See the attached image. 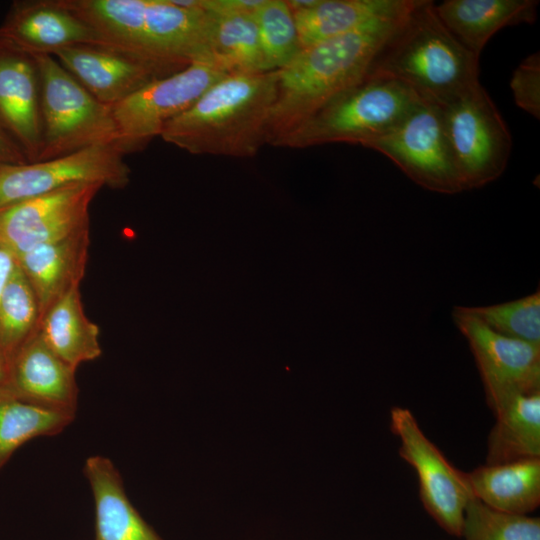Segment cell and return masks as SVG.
<instances>
[{
  "label": "cell",
  "mask_w": 540,
  "mask_h": 540,
  "mask_svg": "<svg viewBox=\"0 0 540 540\" xmlns=\"http://www.w3.org/2000/svg\"><path fill=\"white\" fill-rule=\"evenodd\" d=\"M408 11L374 20L351 33L302 48L288 65L278 70L277 95L268 121L267 143L272 145L336 96L362 81Z\"/></svg>",
  "instance_id": "obj_1"
},
{
  "label": "cell",
  "mask_w": 540,
  "mask_h": 540,
  "mask_svg": "<svg viewBox=\"0 0 540 540\" xmlns=\"http://www.w3.org/2000/svg\"><path fill=\"white\" fill-rule=\"evenodd\" d=\"M100 42L146 61L164 76L206 61L210 15L173 0H60Z\"/></svg>",
  "instance_id": "obj_2"
},
{
  "label": "cell",
  "mask_w": 540,
  "mask_h": 540,
  "mask_svg": "<svg viewBox=\"0 0 540 540\" xmlns=\"http://www.w3.org/2000/svg\"><path fill=\"white\" fill-rule=\"evenodd\" d=\"M277 80L278 70L227 75L169 121L160 137L194 155L253 157L267 143Z\"/></svg>",
  "instance_id": "obj_3"
},
{
  "label": "cell",
  "mask_w": 540,
  "mask_h": 540,
  "mask_svg": "<svg viewBox=\"0 0 540 540\" xmlns=\"http://www.w3.org/2000/svg\"><path fill=\"white\" fill-rule=\"evenodd\" d=\"M369 73L395 79L442 107L479 83V57L445 27L433 1L416 0Z\"/></svg>",
  "instance_id": "obj_4"
},
{
  "label": "cell",
  "mask_w": 540,
  "mask_h": 540,
  "mask_svg": "<svg viewBox=\"0 0 540 540\" xmlns=\"http://www.w3.org/2000/svg\"><path fill=\"white\" fill-rule=\"evenodd\" d=\"M422 100L401 82L368 73L302 125L272 145L307 148L329 143L362 146L398 126Z\"/></svg>",
  "instance_id": "obj_5"
},
{
  "label": "cell",
  "mask_w": 540,
  "mask_h": 540,
  "mask_svg": "<svg viewBox=\"0 0 540 540\" xmlns=\"http://www.w3.org/2000/svg\"><path fill=\"white\" fill-rule=\"evenodd\" d=\"M34 56L41 78L42 148L38 161L93 146H117L112 108L93 97L55 57Z\"/></svg>",
  "instance_id": "obj_6"
},
{
  "label": "cell",
  "mask_w": 540,
  "mask_h": 540,
  "mask_svg": "<svg viewBox=\"0 0 540 540\" xmlns=\"http://www.w3.org/2000/svg\"><path fill=\"white\" fill-rule=\"evenodd\" d=\"M440 108L463 190L480 188L499 178L511 154L512 138L480 82Z\"/></svg>",
  "instance_id": "obj_7"
},
{
  "label": "cell",
  "mask_w": 540,
  "mask_h": 540,
  "mask_svg": "<svg viewBox=\"0 0 540 540\" xmlns=\"http://www.w3.org/2000/svg\"><path fill=\"white\" fill-rule=\"evenodd\" d=\"M227 76L204 61L148 83L112 106L118 132L117 147L124 153L140 150L164 126L186 111L211 85Z\"/></svg>",
  "instance_id": "obj_8"
},
{
  "label": "cell",
  "mask_w": 540,
  "mask_h": 540,
  "mask_svg": "<svg viewBox=\"0 0 540 540\" xmlns=\"http://www.w3.org/2000/svg\"><path fill=\"white\" fill-rule=\"evenodd\" d=\"M392 160L412 181L430 191L463 190L445 134L441 108L422 101L398 126L367 143Z\"/></svg>",
  "instance_id": "obj_9"
},
{
  "label": "cell",
  "mask_w": 540,
  "mask_h": 540,
  "mask_svg": "<svg viewBox=\"0 0 540 540\" xmlns=\"http://www.w3.org/2000/svg\"><path fill=\"white\" fill-rule=\"evenodd\" d=\"M116 145L89 147L33 163H0V210L77 183L124 188L130 168Z\"/></svg>",
  "instance_id": "obj_10"
},
{
  "label": "cell",
  "mask_w": 540,
  "mask_h": 540,
  "mask_svg": "<svg viewBox=\"0 0 540 540\" xmlns=\"http://www.w3.org/2000/svg\"><path fill=\"white\" fill-rule=\"evenodd\" d=\"M390 426L400 440L399 455L416 471L423 506L447 532L461 536L465 508L473 497L465 472L426 437L409 409L392 408Z\"/></svg>",
  "instance_id": "obj_11"
},
{
  "label": "cell",
  "mask_w": 540,
  "mask_h": 540,
  "mask_svg": "<svg viewBox=\"0 0 540 540\" xmlns=\"http://www.w3.org/2000/svg\"><path fill=\"white\" fill-rule=\"evenodd\" d=\"M103 187L77 183L0 210V244L15 257L89 228L90 204Z\"/></svg>",
  "instance_id": "obj_12"
},
{
  "label": "cell",
  "mask_w": 540,
  "mask_h": 540,
  "mask_svg": "<svg viewBox=\"0 0 540 540\" xmlns=\"http://www.w3.org/2000/svg\"><path fill=\"white\" fill-rule=\"evenodd\" d=\"M452 318L469 344L491 409L514 394L540 391V345L498 334L461 306Z\"/></svg>",
  "instance_id": "obj_13"
},
{
  "label": "cell",
  "mask_w": 540,
  "mask_h": 540,
  "mask_svg": "<svg viewBox=\"0 0 540 540\" xmlns=\"http://www.w3.org/2000/svg\"><path fill=\"white\" fill-rule=\"evenodd\" d=\"M52 56L93 97L110 107L153 80L166 77L137 56L101 42L73 45Z\"/></svg>",
  "instance_id": "obj_14"
},
{
  "label": "cell",
  "mask_w": 540,
  "mask_h": 540,
  "mask_svg": "<svg viewBox=\"0 0 540 540\" xmlns=\"http://www.w3.org/2000/svg\"><path fill=\"white\" fill-rule=\"evenodd\" d=\"M0 127L37 162L42 148L41 78L34 55L0 43Z\"/></svg>",
  "instance_id": "obj_15"
},
{
  "label": "cell",
  "mask_w": 540,
  "mask_h": 540,
  "mask_svg": "<svg viewBox=\"0 0 540 540\" xmlns=\"http://www.w3.org/2000/svg\"><path fill=\"white\" fill-rule=\"evenodd\" d=\"M76 368L58 357L39 330L10 361L9 376L1 390L28 404L76 416Z\"/></svg>",
  "instance_id": "obj_16"
},
{
  "label": "cell",
  "mask_w": 540,
  "mask_h": 540,
  "mask_svg": "<svg viewBox=\"0 0 540 540\" xmlns=\"http://www.w3.org/2000/svg\"><path fill=\"white\" fill-rule=\"evenodd\" d=\"M96 42V31L60 0L16 2L0 26V43L32 55Z\"/></svg>",
  "instance_id": "obj_17"
},
{
  "label": "cell",
  "mask_w": 540,
  "mask_h": 540,
  "mask_svg": "<svg viewBox=\"0 0 540 540\" xmlns=\"http://www.w3.org/2000/svg\"><path fill=\"white\" fill-rule=\"evenodd\" d=\"M89 228L32 248L16 258L38 301L40 314L74 288L85 275Z\"/></svg>",
  "instance_id": "obj_18"
},
{
  "label": "cell",
  "mask_w": 540,
  "mask_h": 540,
  "mask_svg": "<svg viewBox=\"0 0 540 540\" xmlns=\"http://www.w3.org/2000/svg\"><path fill=\"white\" fill-rule=\"evenodd\" d=\"M95 506V540H162L130 502L112 460L92 455L84 463Z\"/></svg>",
  "instance_id": "obj_19"
},
{
  "label": "cell",
  "mask_w": 540,
  "mask_h": 540,
  "mask_svg": "<svg viewBox=\"0 0 540 540\" xmlns=\"http://www.w3.org/2000/svg\"><path fill=\"white\" fill-rule=\"evenodd\" d=\"M535 0H446L435 4L440 20L469 51L480 57L488 40L500 29L533 23Z\"/></svg>",
  "instance_id": "obj_20"
},
{
  "label": "cell",
  "mask_w": 540,
  "mask_h": 540,
  "mask_svg": "<svg viewBox=\"0 0 540 540\" xmlns=\"http://www.w3.org/2000/svg\"><path fill=\"white\" fill-rule=\"evenodd\" d=\"M415 0H315L292 12L302 48L351 33L366 24L408 11Z\"/></svg>",
  "instance_id": "obj_21"
},
{
  "label": "cell",
  "mask_w": 540,
  "mask_h": 540,
  "mask_svg": "<svg viewBox=\"0 0 540 540\" xmlns=\"http://www.w3.org/2000/svg\"><path fill=\"white\" fill-rule=\"evenodd\" d=\"M465 477L473 497L492 509L526 515L540 504V458L485 464Z\"/></svg>",
  "instance_id": "obj_22"
},
{
  "label": "cell",
  "mask_w": 540,
  "mask_h": 540,
  "mask_svg": "<svg viewBox=\"0 0 540 540\" xmlns=\"http://www.w3.org/2000/svg\"><path fill=\"white\" fill-rule=\"evenodd\" d=\"M486 464L540 458V391L514 394L492 408Z\"/></svg>",
  "instance_id": "obj_23"
},
{
  "label": "cell",
  "mask_w": 540,
  "mask_h": 540,
  "mask_svg": "<svg viewBox=\"0 0 540 540\" xmlns=\"http://www.w3.org/2000/svg\"><path fill=\"white\" fill-rule=\"evenodd\" d=\"M39 333L58 357L76 369L102 354L99 327L86 316L79 287L66 293L43 313Z\"/></svg>",
  "instance_id": "obj_24"
},
{
  "label": "cell",
  "mask_w": 540,
  "mask_h": 540,
  "mask_svg": "<svg viewBox=\"0 0 540 540\" xmlns=\"http://www.w3.org/2000/svg\"><path fill=\"white\" fill-rule=\"evenodd\" d=\"M206 61L227 75L267 72L255 13L210 14Z\"/></svg>",
  "instance_id": "obj_25"
},
{
  "label": "cell",
  "mask_w": 540,
  "mask_h": 540,
  "mask_svg": "<svg viewBox=\"0 0 540 540\" xmlns=\"http://www.w3.org/2000/svg\"><path fill=\"white\" fill-rule=\"evenodd\" d=\"M75 417L43 409L0 390V471L25 443L42 436H54Z\"/></svg>",
  "instance_id": "obj_26"
},
{
  "label": "cell",
  "mask_w": 540,
  "mask_h": 540,
  "mask_svg": "<svg viewBox=\"0 0 540 540\" xmlns=\"http://www.w3.org/2000/svg\"><path fill=\"white\" fill-rule=\"evenodd\" d=\"M40 319L35 293L16 263L0 297V350L9 362L39 330Z\"/></svg>",
  "instance_id": "obj_27"
},
{
  "label": "cell",
  "mask_w": 540,
  "mask_h": 540,
  "mask_svg": "<svg viewBox=\"0 0 540 540\" xmlns=\"http://www.w3.org/2000/svg\"><path fill=\"white\" fill-rule=\"evenodd\" d=\"M254 18L266 71L282 69L301 50L291 9L285 0H264Z\"/></svg>",
  "instance_id": "obj_28"
},
{
  "label": "cell",
  "mask_w": 540,
  "mask_h": 540,
  "mask_svg": "<svg viewBox=\"0 0 540 540\" xmlns=\"http://www.w3.org/2000/svg\"><path fill=\"white\" fill-rule=\"evenodd\" d=\"M492 331L540 345V292L488 306H461Z\"/></svg>",
  "instance_id": "obj_29"
},
{
  "label": "cell",
  "mask_w": 540,
  "mask_h": 540,
  "mask_svg": "<svg viewBox=\"0 0 540 540\" xmlns=\"http://www.w3.org/2000/svg\"><path fill=\"white\" fill-rule=\"evenodd\" d=\"M465 540H540L539 518L501 512L472 497L465 508Z\"/></svg>",
  "instance_id": "obj_30"
},
{
  "label": "cell",
  "mask_w": 540,
  "mask_h": 540,
  "mask_svg": "<svg viewBox=\"0 0 540 540\" xmlns=\"http://www.w3.org/2000/svg\"><path fill=\"white\" fill-rule=\"evenodd\" d=\"M510 87L517 106L533 117L540 116V55L532 53L514 70Z\"/></svg>",
  "instance_id": "obj_31"
},
{
  "label": "cell",
  "mask_w": 540,
  "mask_h": 540,
  "mask_svg": "<svg viewBox=\"0 0 540 540\" xmlns=\"http://www.w3.org/2000/svg\"><path fill=\"white\" fill-rule=\"evenodd\" d=\"M264 0H198V7L207 13L238 14L255 13Z\"/></svg>",
  "instance_id": "obj_32"
},
{
  "label": "cell",
  "mask_w": 540,
  "mask_h": 540,
  "mask_svg": "<svg viewBox=\"0 0 540 540\" xmlns=\"http://www.w3.org/2000/svg\"><path fill=\"white\" fill-rule=\"evenodd\" d=\"M0 163H28L25 155L13 140L0 127Z\"/></svg>",
  "instance_id": "obj_33"
},
{
  "label": "cell",
  "mask_w": 540,
  "mask_h": 540,
  "mask_svg": "<svg viewBox=\"0 0 540 540\" xmlns=\"http://www.w3.org/2000/svg\"><path fill=\"white\" fill-rule=\"evenodd\" d=\"M16 263L17 260L15 255L0 244V297Z\"/></svg>",
  "instance_id": "obj_34"
},
{
  "label": "cell",
  "mask_w": 540,
  "mask_h": 540,
  "mask_svg": "<svg viewBox=\"0 0 540 540\" xmlns=\"http://www.w3.org/2000/svg\"><path fill=\"white\" fill-rule=\"evenodd\" d=\"M10 362L0 350V390H2L8 380Z\"/></svg>",
  "instance_id": "obj_35"
}]
</instances>
